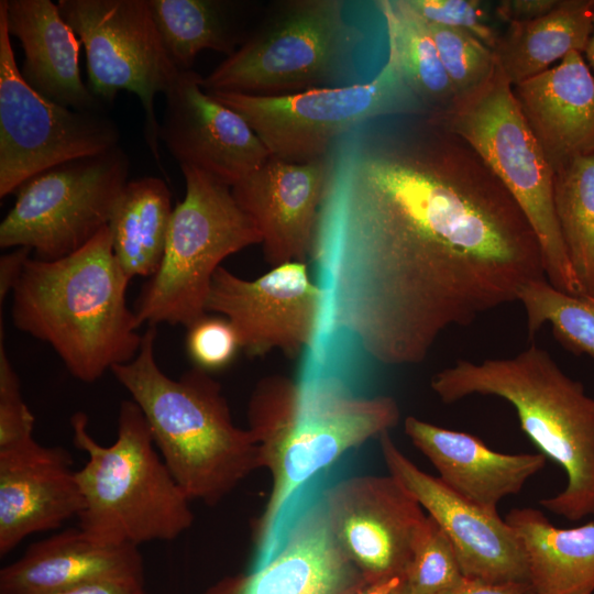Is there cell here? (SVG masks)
I'll list each match as a JSON object with an SVG mask.
<instances>
[{
  "label": "cell",
  "mask_w": 594,
  "mask_h": 594,
  "mask_svg": "<svg viewBox=\"0 0 594 594\" xmlns=\"http://www.w3.org/2000/svg\"><path fill=\"white\" fill-rule=\"evenodd\" d=\"M310 258L323 331L386 365L422 362L449 327L546 278L522 209L460 136L425 118H376L340 138Z\"/></svg>",
  "instance_id": "obj_1"
},
{
  "label": "cell",
  "mask_w": 594,
  "mask_h": 594,
  "mask_svg": "<svg viewBox=\"0 0 594 594\" xmlns=\"http://www.w3.org/2000/svg\"><path fill=\"white\" fill-rule=\"evenodd\" d=\"M399 418L393 397L360 395L331 372L258 382L249 402L248 429L273 485L257 528L256 563L272 554L285 518L314 476L350 449L388 432Z\"/></svg>",
  "instance_id": "obj_2"
},
{
  "label": "cell",
  "mask_w": 594,
  "mask_h": 594,
  "mask_svg": "<svg viewBox=\"0 0 594 594\" xmlns=\"http://www.w3.org/2000/svg\"><path fill=\"white\" fill-rule=\"evenodd\" d=\"M129 282L107 226L65 257L26 262L12 292V321L50 344L75 378L92 383L141 348V324L127 305Z\"/></svg>",
  "instance_id": "obj_3"
},
{
  "label": "cell",
  "mask_w": 594,
  "mask_h": 594,
  "mask_svg": "<svg viewBox=\"0 0 594 594\" xmlns=\"http://www.w3.org/2000/svg\"><path fill=\"white\" fill-rule=\"evenodd\" d=\"M156 326H147L131 361L111 369L142 410L155 447L190 501L216 505L261 468L249 429L234 425L221 387L194 367L170 378L155 359Z\"/></svg>",
  "instance_id": "obj_4"
},
{
  "label": "cell",
  "mask_w": 594,
  "mask_h": 594,
  "mask_svg": "<svg viewBox=\"0 0 594 594\" xmlns=\"http://www.w3.org/2000/svg\"><path fill=\"white\" fill-rule=\"evenodd\" d=\"M430 386L446 404L471 395L509 403L524 432L568 477L564 490L540 505L572 521L594 515V399L544 349L531 344L481 363L459 360L436 373Z\"/></svg>",
  "instance_id": "obj_5"
},
{
  "label": "cell",
  "mask_w": 594,
  "mask_h": 594,
  "mask_svg": "<svg viewBox=\"0 0 594 594\" xmlns=\"http://www.w3.org/2000/svg\"><path fill=\"white\" fill-rule=\"evenodd\" d=\"M73 442L88 455L76 471L84 499L78 528L101 544L169 541L190 528V499L174 480L146 419L133 399L119 408L117 438L98 443L88 432V417L70 418Z\"/></svg>",
  "instance_id": "obj_6"
},
{
  "label": "cell",
  "mask_w": 594,
  "mask_h": 594,
  "mask_svg": "<svg viewBox=\"0 0 594 594\" xmlns=\"http://www.w3.org/2000/svg\"><path fill=\"white\" fill-rule=\"evenodd\" d=\"M428 116L463 139L513 195L539 240L547 280L566 294L580 295L556 215L554 173L502 67L496 64L483 84Z\"/></svg>",
  "instance_id": "obj_7"
},
{
  "label": "cell",
  "mask_w": 594,
  "mask_h": 594,
  "mask_svg": "<svg viewBox=\"0 0 594 594\" xmlns=\"http://www.w3.org/2000/svg\"><path fill=\"white\" fill-rule=\"evenodd\" d=\"M180 169L185 198L173 210L160 268L135 301L140 324L191 326L207 315L208 294L221 262L262 241L229 185L189 166Z\"/></svg>",
  "instance_id": "obj_8"
},
{
  "label": "cell",
  "mask_w": 594,
  "mask_h": 594,
  "mask_svg": "<svg viewBox=\"0 0 594 594\" xmlns=\"http://www.w3.org/2000/svg\"><path fill=\"white\" fill-rule=\"evenodd\" d=\"M209 94L249 123L272 157L289 163L329 156L340 138L373 119L427 112L391 53L376 76L364 84L280 96Z\"/></svg>",
  "instance_id": "obj_9"
},
{
  "label": "cell",
  "mask_w": 594,
  "mask_h": 594,
  "mask_svg": "<svg viewBox=\"0 0 594 594\" xmlns=\"http://www.w3.org/2000/svg\"><path fill=\"white\" fill-rule=\"evenodd\" d=\"M359 41L338 0L288 1L207 77L208 91L280 96L324 88Z\"/></svg>",
  "instance_id": "obj_10"
},
{
  "label": "cell",
  "mask_w": 594,
  "mask_h": 594,
  "mask_svg": "<svg viewBox=\"0 0 594 594\" xmlns=\"http://www.w3.org/2000/svg\"><path fill=\"white\" fill-rule=\"evenodd\" d=\"M129 168V156L118 145L28 179L0 223V246L29 248L44 261L81 249L108 226Z\"/></svg>",
  "instance_id": "obj_11"
},
{
  "label": "cell",
  "mask_w": 594,
  "mask_h": 594,
  "mask_svg": "<svg viewBox=\"0 0 594 594\" xmlns=\"http://www.w3.org/2000/svg\"><path fill=\"white\" fill-rule=\"evenodd\" d=\"M62 16L84 44L88 88L102 103L120 90L136 95L144 111V139L162 168L155 97L179 70L155 24L148 0H59Z\"/></svg>",
  "instance_id": "obj_12"
},
{
  "label": "cell",
  "mask_w": 594,
  "mask_h": 594,
  "mask_svg": "<svg viewBox=\"0 0 594 594\" xmlns=\"http://www.w3.org/2000/svg\"><path fill=\"white\" fill-rule=\"evenodd\" d=\"M119 141V128L102 111L61 106L24 80L0 8V198L46 169Z\"/></svg>",
  "instance_id": "obj_13"
},
{
  "label": "cell",
  "mask_w": 594,
  "mask_h": 594,
  "mask_svg": "<svg viewBox=\"0 0 594 594\" xmlns=\"http://www.w3.org/2000/svg\"><path fill=\"white\" fill-rule=\"evenodd\" d=\"M327 292L306 262H287L244 279L223 266L213 275L206 311L222 315L252 358L273 350L297 356L314 349L324 328Z\"/></svg>",
  "instance_id": "obj_14"
},
{
  "label": "cell",
  "mask_w": 594,
  "mask_h": 594,
  "mask_svg": "<svg viewBox=\"0 0 594 594\" xmlns=\"http://www.w3.org/2000/svg\"><path fill=\"white\" fill-rule=\"evenodd\" d=\"M330 528L365 582L406 573L428 515L393 475H361L321 493Z\"/></svg>",
  "instance_id": "obj_15"
},
{
  "label": "cell",
  "mask_w": 594,
  "mask_h": 594,
  "mask_svg": "<svg viewBox=\"0 0 594 594\" xmlns=\"http://www.w3.org/2000/svg\"><path fill=\"white\" fill-rule=\"evenodd\" d=\"M202 79L193 69L179 70L164 94L158 138L180 166L232 187L271 155L249 123L204 88Z\"/></svg>",
  "instance_id": "obj_16"
},
{
  "label": "cell",
  "mask_w": 594,
  "mask_h": 594,
  "mask_svg": "<svg viewBox=\"0 0 594 594\" xmlns=\"http://www.w3.org/2000/svg\"><path fill=\"white\" fill-rule=\"evenodd\" d=\"M378 438L389 474L415 496L446 532L463 576L529 583L522 546L505 519L471 503L439 477L420 470L397 448L389 432Z\"/></svg>",
  "instance_id": "obj_17"
},
{
  "label": "cell",
  "mask_w": 594,
  "mask_h": 594,
  "mask_svg": "<svg viewBox=\"0 0 594 594\" xmlns=\"http://www.w3.org/2000/svg\"><path fill=\"white\" fill-rule=\"evenodd\" d=\"M364 582L330 528L321 495L309 499L302 493L272 556L215 594H351Z\"/></svg>",
  "instance_id": "obj_18"
},
{
  "label": "cell",
  "mask_w": 594,
  "mask_h": 594,
  "mask_svg": "<svg viewBox=\"0 0 594 594\" xmlns=\"http://www.w3.org/2000/svg\"><path fill=\"white\" fill-rule=\"evenodd\" d=\"M329 175V156L306 163L271 156L231 187L258 230L265 261L273 267L311 256Z\"/></svg>",
  "instance_id": "obj_19"
},
{
  "label": "cell",
  "mask_w": 594,
  "mask_h": 594,
  "mask_svg": "<svg viewBox=\"0 0 594 594\" xmlns=\"http://www.w3.org/2000/svg\"><path fill=\"white\" fill-rule=\"evenodd\" d=\"M84 499L62 447L35 439L0 452V556H7L28 536L53 530L79 516Z\"/></svg>",
  "instance_id": "obj_20"
},
{
  "label": "cell",
  "mask_w": 594,
  "mask_h": 594,
  "mask_svg": "<svg viewBox=\"0 0 594 594\" xmlns=\"http://www.w3.org/2000/svg\"><path fill=\"white\" fill-rule=\"evenodd\" d=\"M513 90L553 173L594 153V75L581 53Z\"/></svg>",
  "instance_id": "obj_21"
},
{
  "label": "cell",
  "mask_w": 594,
  "mask_h": 594,
  "mask_svg": "<svg viewBox=\"0 0 594 594\" xmlns=\"http://www.w3.org/2000/svg\"><path fill=\"white\" fill-rule=\"evenodd\" d=\"M404 430L446 485L491 513H497V505L504 497L518 494L547 461L542 453L496 452L475 436L414 416L405 419Z\"/></svg>",
  "instance_id": "obj_22"
},
{
  "label": "cell",
  "mask_w": 594,
  "mask_h": 594,
  "mask_svg": "<svg viewBox=\"0 0 594 594\" xmlns=\"http://www.w3.org/2000/svg\"><path fill=\"white\" fill-rule=\"evenodd\" d=\"M9 34L24 53L21 75L38 94L61 106L102 111L81 79L80 40L51 0H1Z\"/></svg>",
  "instance_id": "obj_23"
},
{
  "label": "cell",
  "mask_w": 594,
  "mask_h": 594,
  "mask_svg": "<svg viewBox=\"0 0 594 594\" xmlns=\"http://www.w3.org/2000/svg\"><path fill=\"white\" fill-rule=\"evenodd\" d=\"M143 578L136 546L101 544L79 528L67 529L30 546L0 572V594H52L84 583Z\"/></svg>",
  "instance_id": "obj_24"
},
{
  "label": "cell",
  "mask_w": 594,
  "mask_h": 594,
  "mask_svg": "<svg viewBox=\"0 0 594 594\" xmlns=\"http://www.w3.org/2000/svg\"><path fill=\"white\" fill-rule=\"evenodd\" d=\"M505 520L522 546L532 592H594V522L558 528L530 507L512 509Z\"/></svg>",
  "instance_id": "obj_25"
},
{
  "label": "cell",
  "mask_w": 594,
  "mask_h": 594,
  "mask_svg": "<svg viewBox=\"0 0 594 594\" xmlns=\"http://www.w3.org/2000/svg\"><path fill=\"white\" fill-rule=\"evenodd\" d=\"M594 0H559L547 15L509 23L493 50L513 86L551 68L571 52L584 53L593 33Z\"/></svg>",
  "instance_id": "obj_26"
},
{
  "label": "cell",
  "mask_w": 594,
  "mask_h": 594,
  "mask_svg": "<svg viewBox=\"0 0 594 594\" xmlns=\"http://www.w3.org/2000/svg\"><path fill=\"white\" fill-rule=\"evenodd\" d=\"M170 190L153 176L123 187L108 228L117 261L128 277H152L162 263L173 215Z\"/></svg>",
  "instance_id": "obj_27"
},
{
  "label": "cell",
  "mask_w": 594,
  "mask_h": 594,
  "mask_svg": "<svg viewBox=\"0 0 594 594\" xmlns=\"http://www.w3.org/2000/svg\"><path fill=\"white\" fill-rule=\"evenodd\" d=\"M163 44L178 70L191 69L198 53L212 50L230 56L243 35L238 4L219 0H148Z\"/></svg>",
  "instance_id": "obj_28"
},
{
  "label": "cell",
  "mask_w": 594,
  "mask_h": 594,
  "mask_svg": "<svg viewBox=\"0 0 594 594\" xmlns=\"http://www.w3.org/2000/svg\"><path fill=\"white\" fill-rule=\"evenodd\" d=\"M378 7L385 18L389 53L409 89L428 110L449 105L455 97L428 24L410 12L402 0H384Z\"/></svg>",
  "instance_id": "obj_29"
},
{
  "label": "cell",
  "mask_w": 594,
  "mask_h": 594,
  "mask_svg": "<svg viewBox=\"0 0 594 594\" xmlns=\"http://www.w3.org/2000/svg\"><path fill=\"white\" fill-rule=\"evenodd\" d=\"M553 201L580 295L594 297V153L554 173Z\"/></svg>",
  "instance_id": "obj_30"
},
{
  "label": "cell",
  "mask_w": 594,
  "mask_h": 594,
  "mask_svg": "<svg viewBox=\"0 0 594 594\" xmlns=\"http://www.w3.org/2000/svg\"><path fill=\"white\" fill-rule=\"evenodd\" d=\"M518 301L525 309L530 337L547 323L566 349L594 358V297L566 294L542 278L527 283Z\"/></svg>",
  "instance_id": "obj_31"
},
{
  "label": "cell",
  "mask_w": 594,
  "mask_h": 594,
  "mask_svg": "<svg viewBox=\"0 0 594 594\" xmlns=\"http://www.w3.org/2000/svg\"><path fill=\"white\" fill-rule=\"evenodd\" d=\"M462 578L451 541L428 515L406 571L409 594H443Z\"/></svg>",
  "instance_id": "obj_32"
},
{
  "label": "cell",
  "mask_w": 594,
  "mask_h": 594,
  "mask_svg": "<svg viewBox=\"0 0 594 594\" xmlns=\"http://www.w3.org/2000/svg\"><path fill=\"white\" fill-rule=\"evenodd\" d=\"M455 97L483 84L496 67L488 46L468 31L428 24Z\"/></svg>",
  "instance_id": "obj_33"
},
{
  "label": "cell",
  "mask_w": 594,
  "mask_h": 594,
  "mask_svg": "<svg viewBox=\"0 0 594 594\" xmlns=\"http://www.w3.org/2000/svg\"><path fill=\"white\" fill-rule=\"evenodd\" d=\"M403 4L427 24L468 31L494 50L499 33L490 25V15L477 0H402Z\"/></svg>",
  "instance_id": "obj_34"
},
{
  "label": "cell",
  "mask_w": 594,
  "mask_h": 594,
  "mask_svg": "<svg viewBox=\"0 0 594 594\" xmlns=\"http://www.w3.org/2000/svg\"><path fill=\"white\" fill-rule=\"evenodd\" d=\"M0 452L34 440V417L24 403L21 386L3 340L0 324Z\"/></svg>",
  "instance_id": "obj_35"
},
{
  "label": "cell",
  "mask_w": 594,
  "mask_h": 594,
  "mask_svg": "<svg viewBox=\"0 0 594 594\" xmlns=\"http://www.w3.org/2000/svg\"><path fill=\"white\" fill-rule=\"evenodd\" d=\"M187 329L188 354L196 367L204 371L227 366L241 349L237 332L226 318L206 315Z\"/></svg>",
  "instance_id": "obj_36"
},
{
  "label": "cell",
  "mask_w": 594,
  "mask_h": 594,
  "mask_svg": "<svg viewBox=\"0 0 594 594\" xmlns=\"http://www.w3.org/2000/svg\"><path fill=\"white\" fill-rule=\"evenodd\" d=\"M559 0H504L496 9V15L509 23L528 22L550 13Z\"/></svg>",
  "instance_id": "obj_37"
},
{
  "label": "cell",
  "mask_w": 594,
  "mask_h": 594,
  "mask_svg": "<svg viewBox=\"0 0 594 594\" xmlns=\"http://www.w3.org/2000/svg\"><path fill=\"white\" fill-rule=\"evenodd\" d=\"M52 594H146L143 578L107 579L84 583Z\"/></svg>",
  "instance_id": "obj_38"
},
{
  "label": "cell",
  "mask_w": 594,
  "mask_h": 594,
  "mask_svg": "<svg viewBox=\"0 0 594 594\" xmlns=\"http://www.w3.org/2000/svg\"><path fill=\"white\" fill-rule=\"evenodd\" d=\"M530 591V584L525 582H490L463 576L443 594H528Z\"/></svg>",
  "instance_id": "obj_39"
},
{
  "label": "cell",
  "mask_w": 594,
  "mask_h": 594,
  "mask_svg": "<svg viewBox=\"0 0 594 594\" xmlns=\"http://www.w3.org/2000/svg\"><path fill=\"white\" fill-rule=\"evenodd\" d=\"M29 248H15L0 258V304L16 286L26 262L31 258Z\"/></svg>",
  "instance_id": "obj_40"
},
{
  "label": "cell",
  "mask_w": 594,
  "mask_h": 594,
  "mask_svg": "<svg viewBox=\"0 0 594 594\" xmlns=\"http://www.w3.org/2000/svg\"><path fill=\"white\" fill-rule=\"evenodd\" d=\"M351 594H409L406 573L396 574L374 582H364Z\"/></svg>",
  "instance_id": "obj_41"
},
{
  "label": "cell",
  "mask_w": 594,
  "mask_h": 594,
  "mask_svg": "<svg viewBox=\"0 0 594 594\" xmlns=\"http://www.w3.org/2000/svg\"><path fill=\"white\" fill-rule=\"evenodd\" d=\"M593 24H594V21H593ZM584 53H585V57L590 67L594 72V26H593V33L591 35V38L588 41V44Z\"/></svg>",
  "instance_id": "obj_42"
},
{
  "label": "cell",
  "mask_w": 594,
  "mask_h": 594,
  "mask_svg": "<svg viewBox=\"0 0 594 594\" xmlns=\"http://www.w3.org/2000/svg\"><path fill=\"white\" fill-rule=\"evenodd\" d=\"M528 594H536L535 592H532V590L528 593Z\"/></svg>",
  "instance_id": "obj_43"
}]
</instances>
